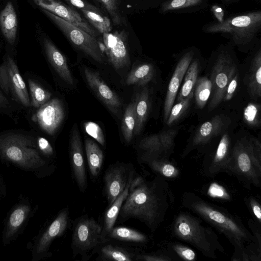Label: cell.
<instances>
[{
    "label": "cell",
    "instance_id": "1",
    "mask_svg": "<svg viewBox=\"0 0 261 261\" xmlns=\"http://www.w3.org/2000/svg\"><path fill=\"white\" fill-rule=\"evenodd\" d=\"M181 204L226 238L234 247L231 260L260 261L261 243L240 218L192 192L184 193Z\"/></svg>",
    "mask_w": 261,
    "mask_h": 261
},
{
    "label": "cell",
    "instance_id": "2",
    "mask_svg": "<svg viewBox=\"0 0 261 261\" xmlns=\"http://www.w3.org/2000/svg\"><path fill=\"white\" fill-rule=\"evenodd\" d=\"M172 200L168 183L163 176L150 181L138 176L132 179L119 215L124 219H138L154 232L164 220Z\"/></svg>",
    "mask_w": 261,
    "mask_h": 261
},
{
    "label": "cell",
    "instance_id": "3",
    "mask_svg": "<svg viewBox=\"0 0 261 261\" xmlns=\"http://www.w3.org/2000/svg\"><path fill=\"white\" fill-rule=\"evenodd\" d=\"M201 29L205 33L220 34L229 39L232 45L246 50L257 45L261 29V10L249 11L220 21L214 20L204 24Z\"/></svg>",
    "mask_w": 261,
    "mask_h": 261
},
{
    "label": "cell",
    "instance_id": "4",
    "mask_svg": "<svg viewBox=\"0 0 261 261\" xmlns=\"http://www.w3.org/2000/svg\"><path fill=\"white\" fill-rule=\"evenodd\" d=\"M171 231L174 237L191 244L207 257L216 259L217 252L225 253L212 228L203 225L201 218L188 213L180 212L176 216Z\"/></svg>",
    "mask_w": 261,
    "mask_h": 261
},
{
    "label": "cell",
    "instance_id": "5",
    "mask_svg": "<svg viewBox=\"0 0 261 261\" xmlns=\"http://www.w3.org/2000/svg\"><path fill=\"white\" fill-rule=\"evenodd\" d=\"M226 172L235 176L246 187L261 184V145L254 138L238 140L232 146Z\"/></svg>",
    "mask_w": 261,
    "mask_h": 261
},
{
    "label": "cell",
    "instance_id": "6",
    "mask_svg": "<svg viewBox=\"0 0 261 261\" xmlns=\"http://www.w3.org/2000/svg\"><path fill=\"white\" fill-rule=\"evenodd\" d=\"M0 153L7 160L23 168H38L45 164L34 142L21 135L10 134L1 137Z\"/></svg>",
    "mask_w": 261,
    "mask_h": 261
},
{
    "label": "cell",
    "instance_id": "7",
    "mask_svg": "<svg viewBox=\"0 0 261 261\" xmlns=\"http://www.w3.org/2000/svg\"><path fill=\"white\" fill-rule=\"evenodd\" d=\"M232 46L230 42L228 45H221L215 53L216 60L211 76L212 85L211 110H214L223 100L227 85L237 72Z\"/></svg>",
    "mask_w": 261,
    "mask_h": 261
},
{
    "label": "cell",
    "instance_id": "8",
    "mask_svg": "<svg viewBox=\"0 0 261 261\" xmlns=\"http://www.w3.org/2000/svg\"><path fill=\"white\" fill-rule=\"evenodd\" d=\"M41 10L74 46L94 60L103 61L101 45L96 38L47 10Z\"/></svg>",
    "mask_w": 261,
    "mask_h": 261
},
{
    "label": "cell",
    "instance_id": "9",
    "mask_svg": "<svg viewBox=\"0 0 261 261\" xmlns=\"http://www.w3.org/2000/svg\"><path fill=\"white\" fill-rule=\"evenodd\" d=\"M107 241L103 236L102 226L92 217L83 216L74 223L72 236L74 256L93 251Z\"/></svg>",
    "mask_w": 261,
    "mask_h": 261
},
{
    "label": "cell",
    "instance_id": "10",
    "mask_svg": "<svg viewBox=\"0 0 261 261\" xmlns=\"http://www.w3.org/2000/svg\"><path fill=\"white\" fill-rule=\"evenodd\" d=\"M0 86L18 103L25 107L31 106L26 85L16 63L9 55L0 65Z\"/></svg>",
    "mask_w": 261,
    "mask_h": 261
},
{
    "label": "cell",
    "instance_id": "11",
    "mask_svg": "<svg viewBox=\"0 0 261 261\" xmlns=\"http://www.w3.org/2000/svg\"><path fill=\"white\" fill-rule=\"evenodd\" d=\"M105 51L115 70L130 65L128 32L126 28L102 34Z\"/></svg>",
    "mask_w": 261,
    "mask_h": 261
},
{
    "label": "cell",
    "instance_id": "12",
    "mask_svg": "<svg viewBox=\"0 0 261 261\" xmlns=\"http://www.w3.org/2000/svg\"><path fill=\"white\" fill-rule=\"evenodd\" d=\"M176 134V130L169 129L141 140L138 146L145 151L144 160L147 163L152 160H168V155L172 150Z\"/></svg>",
    "mask_w": 261,
    "mask_h": 261
},
{
    "label": "cell",
    "instance_id": "13",
    "mask_svg": "<svg viewBox=\"0 0 261 261\" xmlns=\"http://www.w3.org/2000/svg\"><path fill=\"white\" fill-rule=\"evenodd\" d=\"M41 9H44L97 38L100 34L74 8L58 0H33Z\"/></svg>",
    "mask_w": 261,
    "mask_h": 261
},
{
    "label": "cell",
    "instance_id": "14",
    "mask_svg": "<svg viewBox=\"0 0 261 261\" xmlns=\"http://www.w3.org/2000/svg\"><path fill=\"white\" fill-rule=\"evenodd\" d=\"M232 146L229 135L223 134L215 151L203 160L201 167L205 175L214 177L221 172H226Z\"/></svg>",
    "mask_w": 261,
    "mask_h": 261
},
{
    "label": "cell",
    "instance_id": "15",
    "mask_svg": "<svg viewBox=\"0 0 261 261\" xmlns=\"http://www.w3.org/2000/svg\"><path fill=\"white\" fill-rule=\"evenodd\" d=\"M64 109L58 98H53L41 106L32 116V120L49 135H54L62 123Z\"/></svg>",
    "mask_w": 261,
    "mask_h": 261
},
{
    "label": "cell",
    "instance_id": "16",
    "mask_svg": "<svg viewBox=\"0 0 261 261\" xmlns=\"http://www.w3.org/2000/svg\"><path fill=\"white\" fill-rule=\"evenodd\" d=\"M126 165L115 164L106 170L104 176V189L109 205L124 190L133 171L128 172Z\"/></svg>",
    "mask_w": 261,
    "mask_h": 261
},
{
    "label": "cell",
    "instance_id": "17",
    "mask_svg": "<svg viewBox=\"0 0 261 261\" xmlns=\"http://www.w3.org/2000/svg\"><path fill=\"white\" fill-rule=\"evenodd\" d=\"M195 51V49L193 47L186 49L181 55L176 65L167 90L164 107L165 121H167L174 104L185 74L196 54Z\"/></svg>",
    "mask_w": 261,
    "mask_h": 261
},
{
    "label": "cell",
    "instance_id": "18",
    "mask_svg": "<svg viewBox=\"0 0 261 261\" xmlns=\"http://www.w3.org/2000/svg\"><path fill=\"white\" fill-rule=\"evenodd\" d=\"M70 163L75 181L82 192L87 188V177L80 135L74 125L70 140Z\"/></svg>",
    "mask_w": 261,
    "mask_h": 261
},
{
    "label": "cell",
    "instance_id": "19",
    "mask_svg": "<svg viewBox=\"0 0 261 261\" xmlns=\"http://www.w3.org/2000/svg\"><path fill=\"white\" fill-rule=\"evenodd\" d=\"M84 73L91 89L109 110L116 113L121 105L118 95L104 82L98 72L85 67Z\"/></svg>",
    "mask_w": 261,
    "mask_h": 261
},
{
    "label": "cell",
    "instance_id": "20",
    "mask_svg": "<svg viewBox=\"0 0 261 261\" xmlns=\"http://www.w3.org/2000/svg\"><path fill=\"white\" fill-rule=\"evenodd\" d=\"M68 223L69 211L68 208H65L58 214L39 239L36 253H42L46 251L54 239L63 234Z\"/></svg>",
    "mask_w": 261,
    "mask_h": 261
},
{
    "label": "cell",
    "instance_id": "21",
    "mask_svg": "<svg viewBox=\"0 0 261 261\" xmlns=\"http://www.w3.org/2000/svg\"><path fill=\"white\" fill-rule=\"evenodd\" d=\"M42 43L50 64L64 81L72 85L74 83L73 79L65 56L48 38L44 37Z\"/></svg>",
    "mask_w": 261,
    "mask_h": 261
},
{
    "label": "cell",
    "instance_id": "22",
    "mask_svg": "<svg viewBox=\"0 0 261 261\" xmlns=\"http://www.w3.org/2000/svg\"><path fill=\"white\" fill-rule=\"evenodd\" d=\"M227 120L224 116L217 115L205 122L196 131L191 143V148L203 145L217 136L224 128Z\"/></svg>",
    "mask_w": 261,
    "mask_h": 261
},
{
    "label": "cell",
    "instance_id": "23",
    "mask_svg": "<svg viewBox=\"0 0 261 261\" xmlns=\"http://www.w3.org/2000/svg\"><path fill=\"white\" fill-rule=\"evenodd\" d=\"M209 0H164L159 7V13H191L201 12L208 6Z\"/></svg>",
    "mask_w": 261,
    "mask_h": 261
},
{
    "label": "cell",
    "instance_id": "24",
    "mask_svg": "<svg viewBox=\"0 0 261 261\" xmlns=\"http://www.w3.org/2000/svg\"><path fill=\"white\" fill-rule=\"evenodd\" d=\"M17 26V17L14 7L11 2H8L0 12V28L3 36L11 44L16 40Z\"/></svg>",
    "mask_w": 261,
    "mask_h": 261
},
{
    "label": "cell",
    "instance_id": "25",
    "mask_svg": "<svg viewBox=\"0 0 261 261\" xmlns=\"http://www.w3.org/2000/svg\"><path fill=\"white\" fill-rule=\"evenodd\" d=\"M100 9L110 18L113 25L127 27L126 12L123 0H94Z\"/></svg>",
    "mask_w": 261,
    "mask_h": 261
},
{
    "label": "cell",
    "instance_id": "26",
    "mask_svg": "<svg viewBox=\"0 0 261 261\" xmlns=\"http://www.w3.org/2000/svg\"><path fill=\"white\" fill-rule=\"evenodd\" d=\"M246 85L250 96L257 98L261 96V48L256 51L246 79Z\"/></svg>",
    "mask_w": 261,
    "mask_h": 261
},
{
    "label": "cell",
    "instance_id": "27",
    "mask_svg": "<svg viewBox=\"0 0 261 261\" xmlns=\"http://www.w3.org/2000/svg\"><path fill=\"white\" fill-rule=\"evenodd\" d=\"M133 179V174L130 177L124 190L115 199L111 204L109 205V208L104 214L103 224V226H102V233L104 238L107 239H108L107 237L108 234L114 227L121 207L127 196L129 187Z\"/></svg>",
    "mask_w": 261,
    "mask_h": 261
},
{
    "label": "cell",
    "instance_id": "28",
    "mask_svg": "<svg viewBox=\"0 0 261 261\" xmlns=\"http://www.w3.org/2000/svg\"><path fill=\"white\" fill-rule=\"evenodd\" d=\"M135 102V125L133 133L137 135L141 132L147 118L149 107V91L144 87L138 93Z\"/></svg>",
    "mask_w": 261,
    "mask_h": 261
},
{
    "label": "cell",
    "instance_id": "29",
    "mask_svg": "<svg viewBox=\"0 0 261 261\" xmlns=\"http://www.w3.org/2000/svg\"><path fill=\"white\" fill-rule=\"evenodd\" d=\"M85 151L90 172L92 176L97 177L103 163V152L96 143L89 139L85 141Z\"/></svg>",
    "mask_w": 261,
    "mask_h": 261
},
{
    "label": "cell",
    "instance_id": "30",
    "mask_svg": "<svg viewBox=\"0 0 261 261\" xmlns=\"http://www.w3.org/2000/svg\"><path fill=\"white\" fill-rule=\"evenodd\" d=\"M107 237L119 241L137 244H145L148 242L147 236L142 232L122 226L114 227Z\"/></svg>",
    "mask_w": 261,
    "mask_h": 261
},
{
    "label": "cell",
    "instance_id": "31",
    "mask_svg": "<svg viewBox=\"0 0 261 261\" xmlns=\"http://www.w3.org/2000/svg\"><path fill=\"white\" fill-rule=\"evenodd\" d=\"M99 256L104 260L132 261L136 260L137 254L132 253L125 248L113 244L103 243L99 247Z\"/></svg>",
    "mask_w": 261,
    "mask_h": 261
},
{
    "label": "cell",
    "instance_id": "32",
    "mask_svg": "<svg viewBox=\"0 0 261 261\" xmlns=\"http://www.w3.org/2000/svg\"><path fill=\"white\" fill-rule=\"evenodd\" d=\"M154 67L149 63L142 64L131 70L126 80L127 85L144 86L152 79Z\"/></svg>",
    "mask_w": 261,
    "mask_h": 261
},
{
    "label": "cell",
    "instance_id": "33",
    "mask_svg": "<svg viewBox=\"0 0 261 261\" xmlns=\"http://www.w3.org/2000/svg\"><path fill=\"white\" fill-rule=\"evenodd\" d=\"M198 71L199 63L195 60L191 62L185 74L183 84L176 99L177 102L185 98L193 91Z\"/></svg>",
    "mask_w": 261,
    "mask_h": 261
},
{
    "label": "cell",
    "instance_id": "34",
    "mask_svg": "<svg viewBox=\"0 0 261 261\" xmlns=\"http://www.w3.org/2000/svg\"><path fill=\"white\" fill-rule=\"evenodd\" d=\"M80 11L83 16L100 34L112 31V22L106 15L84 9Z\"/></svg>",
    "mask_w": 261,
    "mask_h": 261
},
{
    "label": "cell",
    "instance_id": "35",
    "mask_svg": "<svg viewBox=\"0 0 261 261\" xmlns=\"http://www.w3.org/2000/svg\"><path fill=\"white\" fill-rule=\"evenodd\" d=\"M30 207L28 205H21L16 208L11 213L8 222L6 238L10 239L13 237L24 222Z\"/></svg>",
    "mask_w": 261,
    "mask_h": 261
},
{
    "label": "cell",
    "instance_id": "36",
    "mask_svg": "<svg viewBox=\"0 0 261 261\" xmlns=\"http://www.w3.org/2000/svg\"><path fill=\"white\" fill-rule=\"evenodd\" d=\"M212 88L211 81L206 77L197 79L193 92L195 102L199 109H202L205 106L211 94Z\"/></svg>",
    "mask_w": 261,
    "mask_h": 261
},
{
    "label": "cell",
    "instance_id": "37",
    "mask_svg": "<svg viewBox=\"0 0 261 261\" xmlns=\"http://www.w3.org/2000/svg\"><path fill=\"white\" fill-rule=\"evenodd\" d=\"M135 121V102L134 101L126 107L121 127L124 139L127 143L130 142L133 138Z\"/></svg>",
    "mask_w": 261,
    "mask_h": 261
},
{
    "label": "cell",
    "instance_id": "38",
    "mask_svg": "<svg viewBox=\"0 0 261 261\" xmlns=\"http://www.w3.org/2000/svg\"><path fill=\"white\" fill-rule=\"evenodd\" d=\"M31 97V105L37 108L47 102L51 96V93L43 89L31 79L28 80Z\"/></svg>",
    "mask_w": 261,
    "mask_h": 261
},
{
    "label": "cell",
    "instance_id": "39",
    "mask_svg": "<svg viewBox=\"0 0 261 261\" xmlns=\"http://www.w3.org/2000/svg\"><path fill=\"white\" fill-rule=\"evenodd\" d=\"M164 0H123L126 13L139 12L159 7Z\"/></svg>",
    "mask_w": 261,
    "mask_h": 261
},
{
    "label": "cell",
    "instance_id": "40",
    "mask_svg": "<svg viewBox=\"0 0 261 261\" xmlns=\"http://www.w3.org/2000/svg\"><path fill=\"white\" fill-rule=\"evenodd\" d=\"M150 167L163 177L175 178L179 174L178 169L168 160H152L147 163Z\"/></svg>",
    "mask_w": 261,
    "mask_h": 261
},
{
    "label": "cell",
    "instance_id": "41",
    "mask_svg": "<svg viewBox=\"0 0 261 261\" xmlns=\"http://www.w3.org/2000/svg\"><path fill=\"white\" fill-rule=\"evenodd\" d=\"M194 97L193 91L185 98L173 105L167 120L168 126L172 125L187 111Z\"/></svg>",
    "mask_w": 261,
    "mask_h": 261
},
{
    "label": "cell",
    "instance_id": "42",
    "mask_svg": "<svg viewBox=\"0 0 261 261\" xmlns=\"http://www.w3.org/2000/svg\"><path fill=\"white\" fill-rule=\"evenodd\" d=\"M260 104L249 103L245 108L243 112L245 122L251 127L259 126L260 124Z\"/></svg>",
    "mask_w": 261,
    "mask_h": 261
},
{
    "label": "cell",
    "instance_id": "43",
    "mask_svg": "<svg viewBox=\"0 0 261 261\" xmlns=\"http://www.w3.org/2000/svg\"><path fill=\"white\" fill-rule=\"evenodd\" d=\"M170 246L172 251L181 259L184 260H195L196 257L193 250L179 243H172Z\"/></svg>",
    "mask_w": 261,
    "mask_h": 261
},
{
    "label": "cell",
    "instance_id": "44",
    "mask_svg": "<svg viewBox=\"0 0 261 261\" xmlns=\"http://www.w3.org/2000/svg\"><path fill=\"white\" fill-rule=\"evenodd\" d=\"M86 133L101 145L105 143V136L100 126L93 122H87L84 124Z\"/></svg>",
    "mask_w": 261,
    "mask_h": 261
},
{
    "label": "cell",
    "instance_id": "45",
    "mask_svg": "<svg viewBox=\"0 0 261 261\" xmlns=\"http://www.w3.org/2000/svg\"><path fill=\"white\" fill-rule=\"evenodd\" d=\"M68 5L73 8L79 10L84 9L105 14L101 10L85 0H64Z\"/></svg>",
    "mask_w": 261,
    "mask_h": 261
},
{
    "label": "cell",
    "instance_id": "46",
    "mask_svg": "<svg viewBox=\"0 0 261 261\" xmlns=\"http://www.w3.org/2000/svg\"><path fill=\"white\" fill-rule=\"evenodd\" d=\"M239 81V74L236 72L229 82L226 87L223 100H230L233 96L237 90Z\"/></svg>",
    "mask_w": 261,
    "mask_h": 261
},
{
    "label": "cell",
    "instance_id": "47",
    "mask_svg": "<svg viewBox=\"0 0 261 261\" xmlns=\"http://www.w3.org/2000/svg\"><path fill=\"white\" fill-rule=\"evenodd\" d=\"M247 200V203L253 213L256 220L260 225L261 224V206L259 202L254 197H249Z\"/></svg>",
    "mask_w": 261,
    "mask_h": 261
},
{
    "label": "cell",
    "instance_id": "48",
    "mask_svg": "<svg viewBox=\"0 0 261 261\" xmlns=\"http://www.w3.org/2000/svg\"><path fill=\"white\" fill-rule=\"evenodd\" d=\"M136 260L145 261H168L173 260L170 256L165 254H137Z\"/></svg>",
    "mask_w": 261,
    "mask_h": 261
},
{
    "label": "cell",
    "instance_id": "49",
    "mask_svg": "<svg viewBox=\"0 0 261 261\" xmlns=\"http://www.w3.org/2000/svg\"><path fill=\"white\" fill-rule=\"evenodd\" d=\"M208 194L212 197L228 198V194L225 189L216 183H213L211 185L208 189Z\"/></svg>",
    "mask_w": 261,
    "mask_h": 261
},
{
    "label": "cell",
    "instance_id": "50",
    "mask_svg": "<svg viewBox=\"0 0 261 261\" xmlns=\"http://www.w3.org/2000/svg\"><path fill=\"white\" fill-rule=\"evenodd\" d=\"M38 145L41 151L46 156H50L54 153V150L49 142L45 138L39 137Z\"/></svg>",
    "mask_w": 261,
    "mask_h": 261
},
{
    "label": "cell",
    "instance_id": "51",
    "mask_svg": "<svg viewBox=\"0 0 261 261\" xmlns=\"http://www.w3.org/2000/svg\"><path fill=\"white\" fill-rule=\"evenodd\" d=\"M8 104L7 99L4 96L0 90V107H7Z\"/></svg>",
    "mask_w": 261,
    "mask_h": 261
},
{
    "label": "cell",
    "instance_id": "52",
    "mask_svg": "<svg viewBox=\"0 0 261 261\" xmlns=\"http://www.w3.org/2000/svg\"><path fill=\"white\" fill-rule=\"evenodd\" d=\"M221 2L223 5L229 6L239 2V0H217Z\"/></svg>",
    "mask_w": 261,
    "mask_h": 261
},
{
    "label": "cell",
    "instance_id": "53",
    "mask_svg": "<svg viewBox=\"0 0 261 261\" xmlns=\"http://www.w3.org/2000/svg\"><path fill=\"white\" fill-rule=\"evenodd\" d=\"M255 1H259V2L260 1V0H255Z\"/></svg>",
    "mask_w": 261,
    "mask_h": 261
}]
</instances>
